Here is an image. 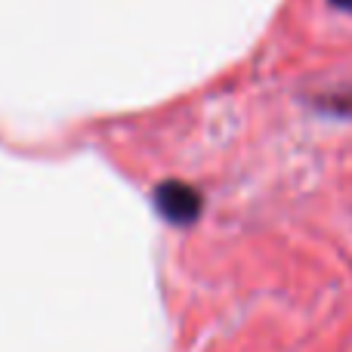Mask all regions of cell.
I'll return each mask as SVG.
<instances>
[{"label": "cell", "mask_w": 352, "mask_h": 352, "mask_svg": "<svg viewBox=\"0 0 352 352\" xmlns=\"http://www.w3.org/2000/svg\"><path fill=\"white\" fill-rule=\"evenodd\" d=\"M152 201L158 217L167 219L170 226H192L201 217V207H204V198H201L198 188L179 179L158 182L152 192Z\"/></svg>", "instance_id": "cell-1"}, {"label": "cell", "mask_w": 352, "mask_h": 352, "mask_svg": "<svg viewBox=\"0 0 352 352\" xmlns=\"http://www.w3.org/2000/svg\"><path fill=\"white\" fill-rule=\"evenodd\" d=\"M331 6H337V10H346V12H352V0H331Z\"/></svg>", "instance_id": "cell-2"}]
</instances>
